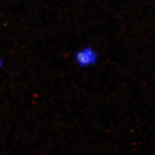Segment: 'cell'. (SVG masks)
<instances>
[{"instance_id":"1","label":"cell","mask_w":155,"mask_h":155,"mask_svg":"<svg viewBox=\"0 0 155 155\" xmlns=\"http://www.w3.org/2000/svg\"><path fill=\"white\" fill-rule=\"evenodd\" d=\"M76 61L81 67H87L94 65L98 61V54L90 48H85L77 53Z\"/></svg>"}]
</instances>
